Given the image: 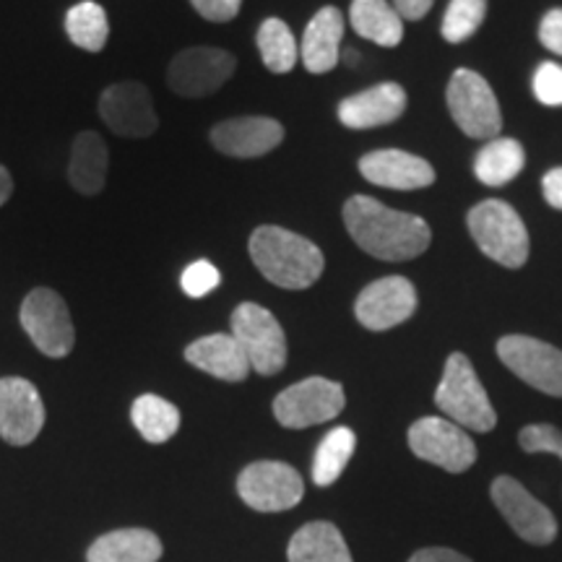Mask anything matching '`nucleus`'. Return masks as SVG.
<instances>
[{"instance_id": "24", "label": "nucleus", "mask_w": 562, "mask_h": 562, "mask_svg": "<svg viewBox=\"0 0 562 562\" xmlns=\"http://www.w3.org/2000/svg\"><path fill=\"white\" fill-rule=\"evenodd\" d=\"M290 562H355L341 531L328 521L305 524L286 547Z\"/></svg>"}, {"instance_id": "29", "label": "nucleus", "mask_w": 562, "mask_h": 562, "mask_svg": "<svg viewBox=\"0 0 562 562\" xmlns=\"http://www.w3.org/2000/svg\"><path fill=\"white\" fill-rule=\"evenodd\" d=\"M258 50L271 74H290L297 66L300 47L290 26L281 19H266L258 30Z\"/></svg>"}, {"instance_id": "1", "label": "nucleus", "mask_w": 562, "mask_h": 562, "mask_svg": "<svg viewBox=\"0 0 562 562\" xmlns=\"http://www.w3.org/2000/svg\"><path fill=\"white\" fill-rule=\"evenodd\" d=\"M344 224L351 240L381 261H409L430 248L432 240L425 220L383 206L370 195H351L344 203Z\"/></svg>"}, {"instance_id": "22", "label": "nucleus", "mask_w": 562, "mask_h": 562, "mask_svg": "<svg viewBox=\"0 0 562 562\" xmlns=\"http://www.w3.org/2000/svg\"><path fill=\"white\" fill-rule=\"evenodd\" d=\"M108 146H104L100 133H79L74 140V151H70L68 161L70 186L83 195L102 193L104 182H108Z\"/></svg>"}, {"instance_id": "39", "label": "nucleus", "mask_w": 562, "mask_h": 562, "mask_svg": "<svg viewBox=\"0 0 562 562\" xmlns=\"http://www.w3.org/2000/svg\"><path fill=\"white\" fill-rule=\"evenodd\" d=\"M542 191H544L547 203H550L552 209H562V167H554V170L544 175Z\"/></svg>"}, {"instance_id": "31", "label": "nucleus", "mask_w": 562, "mask_h": 562, "mask_svg": "<svg viewBox=\"0 0 562 562\" xmlns=\"http://www.w3.org/2000/svg\"><path fill=\"white\" fill-rule=\"evenodd\" d=\"M484 13H487V0H451L442 19V37L453 45L469 40L482 26Z\"/></svg>"}, {"instance_id": "32", "label": "nucleus", "mask_w": 562, "mask_h": 562, "mask_svg": "<svg viewBox=\"0 0 562 562\" xmlns=\"http://www.w3.org/2000/svg\"><path fill=\"white\" fill-rule=\"evenodd\" d=\"M220 281H222V273L214 263L195 261V263L188 266L186 271H182L180 286H182V292L188 294V297L199 300V297H206L209 292H214L216 286H220Z\"/></svg>"}, {"instance_id": "11", "label": "nucleus", "mask_w": 562, "mask_h": 562, "mask_svg": "<svg viewBox=\"0 0 562 562\" xmlns=\"http://www.w3.org/2000/svg\"><path fill=\"white\" fill-rule=\"evenodd\" d=\"M237 492L252 510L281 513L290 510L305 495V482L290 463L256 461L237 476Z\"/></svg>"}, {"instance_id": "36", "label": "nucleus", "mask_w": 562, "mask_h": 562, "mask_svg": "<svg viewBox=\"0 0 562 562\" xmlns=\"http://www.w3.org/2000/svg\"><path fill=\"white\" fill-rule=\"evenodd\" d=\"M539 40L547 50L562 55V9H552L539 24Z\"/></svg>"}, {"instance_id": "23", "label": "nucleus", "mask_w": 562, "mask_h": 562, "mask_svg": "<svg viewBox=\"0 0 562 562\" xmlns=\"http://www.w3.org/2000/svg\"><path fill=\"white\" fill-rule=\"evenodd\" d=\"M159 537L149 529H117L104 533L89 547L87 562H157Z\"/></svg>"}, {"instance_id": "19", "label": "nucleus", "mask_w": 562, "mask_h": 562, "mask_svg": "<svg viewBox=\"0 0 562 562\" xmlns=\"http://www.w3.org/2000/svg\"><path fill=\"white\" fill-rule=\"evenodd\" d=\"M406 110V91L398 83H378L360 91V94H351L339 104V121L347 128L364 131V128H378V125H389L402 117Z\"/></svg>"}, {"instance_id": "17", "label": "nucleus", "mask_w": 562, "mask_h": 562, "mask_svg": "<svg viewBox=\"0 0 562 562\" xmlns=\"http://www.w3.org/2000/svg\"><path fill=\"white\" fill-rule=\"evenodd\" d=\"M281 140H284V125L261 115L232 117L211 131V144L235 159L263 157L277 149Z\"/></svg>"}, {"instance_id": "4", "label": "nucleus", "mask_w": 562, "mask_h": 562, "mask_svg": "<svg viewBox=\"0 0 562 562\" xmlns=\"http://www.w3.org/2000/svg\"><path fill=\"white\" fill-rule=\"evenodd\" d=\"M469 232L484 256L505 269H521L529 258V232L516 209L505 201H482L469 211Z\"/></svg>"}, {"instance_id": "18", "label": "nucleus", "mask_w": 562, "mask_h": 562, "mask_svg": "<svg viewBox=\"0 0 562 562\" xmlns=\"http://www.w3.org/2000/svg\"><path fill=\"white\" fill-rule=\"evenodd\" d=\"M360 172L372 186L391 188V191H419V188H427L435 182V170L430 161L402 149L364 154L360 159Z\"/></svg>"}, {"instance_id": "5", "label": "nucleus", "mask_w": 562, "mask_h": 562, "mask_svg": "<svg viewBox=\"0 0 562 562\" xmlns=\"http://www.w3.org/2000/svg\"><path fill=\"white\" fill-rule=\"evenodd\" d=\"M232 336L248 357L250 370L261 375H277L286 364V336L277 315L256 302H243L232 313Z\"/></svg>"}, {"instance_id": "28", "label": "nucleus", "mask_w": 562, "mask_h": 562, "mask_svg": "<svg viewBox=\"0 0 562 562\" xmlns=\"http://www.w3.org/2000/svg\"><path fill=\"white\" fill-rule=\"evenodd\" d=\"M357 448V435L349 427H334L326 438L321 440L318 451L313 459V482L318 487H328L339 480L347 463L351 461Z\"/></svg>"}, {"instance_id": "9", "label": "nucleus", "mask_w": 562, "mask_h": 562, "mask_svg": "<svg viewBox=\"0 0 562 562\" xmlns=\"http://www.w3.org/2000/svg\"><path fill=\"white\" fill-rule=\"evenodd\" d=\"M21 326L42 355L66 357L74 349L76 331L66 300L47 286L26 294L24 305H21Z\"/></svg>"}, {"instance_id": "7", "label": "nucleus", "mask_w": 562, "mask_h": 562, "mask_svg": "<svg viewBox=\"0 0 562 562\" xmlns=\"http://www.w3.org/2000/svg\"><path fill=\"white\" fill-rule=\"evenodd\" d=\"M344 404H347V396H344L341 383L328 381V378H307L279 393L273 402V417L281 427L305 430V427L339 417Z\"/></svg>"}, {"instance_id": "10", "label": "nucleus", "mask_w": 562, "mask_h": 562, "mask_svg": "<svg viewBox=\"0 0 562 562\" xmlns=\"http://www.w3.org/2000/svg\"><path fill=\"white\" fill-rule=\"evenodd\" d=\"M497 357L531 389L562 398V351L558 347L533 336L513 334L497 341Z\"/></svg>"}, {"instance_id": "15", "label": "nucleus", "mask_w": 562, "mask_h": 562, "mask_svg": "<svg viewBox=\"0 0 562 562\" xmlns=\"http://www.w3.org/2000/svg\"><path fill=\"white\" fill-rule=\"evenodd\" d=\"M417 311V290L409 279L385 277L364 286L355 302V315L368 331H389Z\"/></svg>"}, {"instance_id": "27", "label": "nucleus", "mask_w": 562, "mask_h": 562, "mask_svg": "<svg viewBox=\"0 0 562 562\" xmlns=\"http://www.w3.org/2000/svg\"><path fill=\"white\" fill-rule=\"evenodd\" d=\"M131 419L140 432V438L149 442H167L180 430V412L178 406L167 398L144 393L131 406Z\"/></svg>"}, {"instance_id": "20", "label": "nucleus", "mask_w": 562, "mask_h": 562, "mask_svg": "<svg viewBox=\"0 0 562 562\" xmlns=\"http://www.w3.org/2000/svg\"><path fill=\"white\" fill-rule=\"evenodd\" d=\"M186 360L227 383H240L250 372L248 357L232 334H211L195 339L191 347H186Z\"/></svg>"}, {"instance_id": "6", "label": "nucleus", "mask_w": 562, "mask_h": 562, "mask_svg": "<svg viewBox=\"0 0 562 562\" xmlns=\"http://www.w3.org/2000/svg\"><path fill=\"white\" fill-rule=\"evenodd\" d=\"M448 110L453 123L472 138H497L503 128L501 104L484 76L459 68L448 83Z\"/></svg>"}, {"instance_id": "30", "label": "nucleus", "mask_w": 562, "mask_h": 562, "mask_svg": "<svg viewBox=\"0 0 562 562\" xmlns=\"http://www.w3.org/2000/svg\"><path fill=\"white\" fill-rule=\"evenodd\" d=\"M66 32L70 42L76 47L87 53H100L104 45H108V13L100 3H91V0H83V3L74 5L66 16Z\"/></svg>"}, {"instance_id": "3", "label": "nucleus", "mask_w": 562, "mask_h": 562, "mask_svg": "<svg viewBox=\"0 0 562 562\" xmlns=\"http://www.w3.org/2000/svg\"><path fill=\"white\" fill-rule=\"evenodd\" d=\"M435 404L463 430L490 432L497 422L487 391H484L480 378H476L474 364L461 351H453L448 357L442 381L438 391H435Z\"/></svg>"}, {"instance_id": "37", "label": "nucleus", "mask_w": 562, "mask_h": 562, "mask_svg": "<svg viewBox=\"0 0 562 562\" xmlns=\"http://www.w3.org/2000/svg\"><path fill=\"white\" fill-rule=\"evenodd\" d=\"M409 562H472V560L456 550H446V547H427V550L414 552Z\"/></svg>"}, {"instance_id": "38", "label": "nucleus", "mask_w": 562, "mask_h": 562, "mask_svg": "<svg viewBox=\"0 0 562 562\" xmlns=\"http://www.w3.org/2000/svg\"><path fill=\"white\" fill-rule=\"evenodd\" d=\"M435 0H393V9L402 19H409V21H419L425 19L427 13H430Z\"/></svg>"}, {"instance_id": "13", "label": "nucleus", "mask_w": 562, "mask_h": 562, "mask_svg": "<svg viewBox=\"0 0 562 562\" xmlns=\"http://www.w3.org/2000/svg\"><path fill=\"white\" fill-rule=\"evenodd\" d=\"M235 55L220 47H191L175 55L167 70V83L175 94L199 100L222 89L235 74Z\"/></svg>"}, {"instance_id": "8", "label": "nucleus", "mask_w": 562, "mask_h": 562, "mask_svg": "<svg viewBox=\"0 0 562 562\" xmlns=\"http://www.w3.org/2000/svg\"><path fill=\"white\" fill-rule=\"evenodd\" d=\"M409 448L417 459L451 474L467 472L476 461L472 435L446 417H425L409 427Z\"/></svg>"}, {"instance_id": "2", "label": "nucleus", "mask_w": 562, "mask_h": 562, "mask_svg": "<svg viewBox=\"0 0 562 562\" xmlns=\"http://www.w3.org/2000/svg\"><path fill=\"white\" fill-rule=\"evenodd\" d=\"M248 248L258 271L281 290H307L326 269V258L318 245L273 224H263L252 232Z\"/></svg>"}, {"instance_id": "14", "label": "nucleus", "mask_w": 562, "mask_h": 562, "mask_svg": "<svg viewBox=\"0 0 562 562\" xmlns=\"http://www.w3.org/2000/svg\"><path fill=\"white\" fill-rule=\"evenodd\" d=\"M100 115L112 133L123 138H149L159 128L157 110L144 83H112L100 97Z\"/></svg>"}, {"instance_id": "34", "label": "nucleus", "mask_w": 562, "mask_h": 562, "mask_svg": "<svg viewBox=\"0 0 562 562\" xmlns=\"http://www.w3.org/2000/svg\"><path fill=\"white\" fill-rule=\"evenodd\" d=\"M533 97L547 108H562V66L542 63L533 76Z\"/></svg>"}, {"instance_id": "33", "label": "nucleus", "mask_w": 562, "mask_h": 562, "mask_svg": "<svg viewBox=\"0 0 562 562\" xmlns=\"http://www.w3.org/2000/svg\"><path fill=\"white\" fill-rule=\"evenodd\" d=\"M526 453H552L562 461V432L552 425H529L518 432Z\"/></svg>"}, {"instance_id": "21", "label": "nucleus", "mask_w": 562, "mask_h": 562, "mask_svg": "<svg viewBox=\"0 0 562 562\" xmlns=\"http://www.w3.org/2000/svg\"><path fill=\"white\" fill-rule=\"evenodd\" d=\"M344 37V16L339 9L326 5L321 9L307 24L305 34H302L300 58L311 74H328L339 63V47Z\"/></svg>"}, {"instance_id": "35", "label": "nucleus", "mask_w": 562, "mask_h": 562, "mask_svg": "<svg viewBox=\"0 0 562 562\" xmlns=\"http://www.w3.org/2000/svg\"><path fill=\"white\" fill-rule=\"evenodd\" d=\"M191 3L203 19L222 24V21H232L240 13L243 0H191Z\"/></svg>"}, {"instance_id": "16", "label": "nucleus", "mask_w": 562, "mask_h": 562, "mask_svg": "<svg viewBox=\"0 0 562 562\" xmlns=\"http://www.w3.org/2000/svg\"><path fill=\"white\" fill-rule=\"evenodd\" d=\"M45 427L40 391L24 378H0V438L11 446H30Z\"/></svg>"}, {"instance_id": "26", "label": "nucleus", "mask_w": 562, "mask_h": 562, "mask_svg": "<svg viewBox=\"0 0 562 562\" xmlns=\"http://www.w3.org/2000/svg\"><path fill=\"white\" fill-rule=\"evenodd\" d=\"M526 165V151L516 138H492L476 154L474 172L484 186L501 188L508 186L521 175Z\"/></svg>"}, {"instance_id": "12", "label": "nucleus", "mask_w": 562, "mask_h": 562, "mask_svg": "<svg viewBox=\"0 0 562 562\" xmlns=\"http://www.w3.org/2000/svg\"><path fill=\"white\" fill-rule=\"evenodd\" d=\"M492 503L503 513L505 521L529 544H552L558 537V518L513 476H497L492 482Z\"/></svg>"}, {"instance_id": "40", "label": "nucleus", "mask_w": 562, "mask_h": 562, "mask_svg": "<svg viewBox=\"0 0 562 562\" xmlns=\"http://www.w3.org/2000/svg\"><path fill=\"white\" fill-rule=\"evenodd\" d=\"M11 193H13L11 175H9V170H5V167H0V206H3V203L11 199Z\"/></svg>"}, {"instance_id": "25", "label": "nucleus", "mask_w": 562, "mask_h": 562, "mask_svg": "<svg viewBox=\"0 0 562 562\" xmlns=\"http://www.w3.org/2000/svg\"><path fill=\"white\" fill-rule=\"evenodd\" d=\"M349 21L360 37L381 47H396L404 40V19L385 0H351Z\"/></svg>"}]
</instances>
